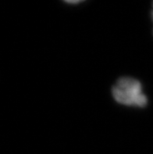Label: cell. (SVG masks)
Segmentation results:
<instances>
[{
	"instance_id": "obj_1",
	"label": "cell",
	"mask_w": 153,
	"mask_h": 154,
	"mask_svg": "<svg viewBox=\"0 0 153 154\" xmlns=\"http://www.w3.org/2000/svg\"><path fill=\"white\" fill-rule=\"evenodd\" d=\"M112 95L116 103L126 106L144 108L148 103L142 84L131 77L119 78L112 86Z\"/></svg>"
},
{
	"instance_id": "obj_2",
	"label": "cell",
	"mask_w": 153,
	"mask_h": 154,
	"mask_svg": "<svg viewBox=\"0 0 153 154\" xmlns=\"http://www.w3.org/2000/svg\"><path fill=\"white\" fill-rule=\"evenodd\" d=\"M64 2L69 4H78L80 2H84V0H63Z\"/></svg>"
},
{
	"instance_id": "obj_3",
	"label": "cell",
	"mask_w": 153,
	"mask_h": 154,
	"mask_svg": "<svg viewBox=\"0 0 153 154\" xmlns=\"http://www.w3.org/2000/svg\"><path fill=\"white\" fill-rule=\"evenodd\" d=\"M151 20H152V21H153V3H152V8H151Z\"/></svg>"
}]
</instances>
